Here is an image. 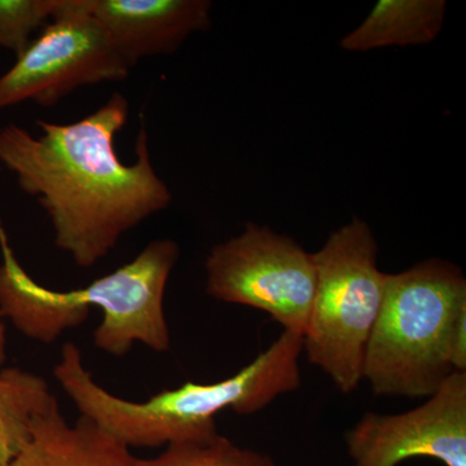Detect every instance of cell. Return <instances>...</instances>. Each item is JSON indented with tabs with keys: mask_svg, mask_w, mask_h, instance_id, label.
Listing matches in <instances>:
<instances>
[{
	"mask_svg": "<svg viewBox=\"0 0 466 466\" xmlns=\"http://www.w3.org/2000/svg\"><path fill=\"white\" fill-rule=\"evenodd\" d=\"M128 101L116 92L75 124L38 121L39 137L11 125L0 131V161L17 174L50 217L55 244L76 266L90 268L126 232L167 208L171 192L153 168L148 135L137 139V161L122 164L116 135L128 119Z\"/></svg>",
	"mask_w": 466,
	"mask_h": 466,
	"instance_id": "6da1fadb",
	"label": "cell"
},
{
	"mask_svg": "<svg viewBox=\"0 0 466 466\" xmlns=\"http://www.w3.org/2000/svg\"><path fill=\"white\" fill-rule=\"evenodd\" d=\"M302 336L283 330L278 339L238 373L218 382H186L146 401L116 397L95 381L81 350L67 342L54 376L64 392L104 433L130 449L168 446L218 434L216 417L229 410L249 416L300 386Z\"/></svg>",
	"mask_w": 466,
	"mask_h": 466,
	"instance_id": "7a4b0ae2",
	"label": "cell"
},
{
	"mask_svg": "<svg viewBox=\"0 0 466 466\" xmlns=\"http://www.w3.org/2000/svg\"><path fill=\"white\" fill-rule=\"evenodd\" d=\"M0 309L30 339L56 341L66 330L87 320L99 308L103 321L94 332V345L113 357H125L135 343L155 352L171 348L164 311L165 290L180 257L179 245L164 238L147 245L130 263L76 290H52L24 271L8 247L0 226Z\"/></svg>",
	"mask_w": 466,
	"mask_h": 466,
	"instance_id": "3957f363",
	"label": "cell"
},
{
	"mask_svg": "<svg viewBox=\"0 0 466 466\" xmlns=\"http://www.w3.org/2000/svg\"><path fill=\"white\" fill-rule=\"evenodd\" d=\"M453 373H466V279L461 268L431 258L386 275L363 381L377 397L429 398Z\"/></svg>",
	"mask_w": 466,
	"mask_h": 466,
	"instance_id": "277c9868",
	"label": "cell"
},
{
	"mask_svg": "<svg viewBox=\"0 0 466 466\" xmlns=\"http://www.w3.org/2000/svg\"><path fill=\"white\" fill-rule=\"evenodd\" d=\"M317 289L303 351L342 394L363 381L364 358L381 309L386 275L370 225L354 218L314 253Z\"/></svg>",
	"mask_w": 466,
	"mask_h": 466,
	"instance_id": "5b68a950",
	"label": "cell"
},
{
	"mask_svg": "<svg viewBox=\"0 0 466 466\" xmlns=\"http://www.w3.org/2000/svg\"><path fill=\"white\" fill-rule=\"evenodd\" d=\"M211 299L259 309L303 336L317 289L314 253L269 227L248 223L205 260Z\"/></svg>",
	"mask_w": 466,
	"mask_h": 466,
	"instance_id": "8992f818",
	"label": "cell"
},
{
	"mask_svg": "<svg viewBox=\"0 0 466 466\" xmlns=\"http://www.w3.org/2000/svg\"><path fill=\"white\" fill-rule=\"evenodd\" d=\"M54 23L0 76V110L23 101L51 106L81 86L124 81L131 67L91 15V0H60Z\"/></svg>",
	"mask_w": 466,
	"mask_h": 466,
	"instance_id": "52a82bcc",
	"label": "cell"
},
{
	"mask_svg": "<svg viewBox=\"0 0 466 466\" xmlns=\"http://www.w3.org/2000/svg\"><path fill=\"white\" fill-rule=\"evenodd\" d=\"M345 444L352 466H400L416 458L466 466V373H453L407 412L364 413Z\"/></svg>",
	"mask_w": 466,
	"mask_h": 466,
	"instance_id": "ba28073f",
	"label": "cell"
},
{
	"mask_svg": "<svg viewBox=\"0 0 466 466\" xmlns=\"http://www.w3.org/2000/svg\"><path fill=\"white\" fill-rule=\"evenodd\" d=\"M208 0H91V15L133 69L140 58L173 54L211 27Z\"/></svg>",
	"mask_w": 466,
	"mask_h": 466,
	"instance_id": "9c48e42d",
	"label": "cell"
},
{
	"mask_svg": "<svg viewBox=\"0 0 466 466\" xmlns=\"http://www.w3.org/2000/svg\"><path fill=\"white\" fill-rule=\"evenodd\" d=\"M137 460L90 420L70 424L56 406L36 422L32 440L7 466H137Z\"/></svg>",
	"mask_w": 466,
	"mask_h": 466,
	"instance_id": "30bf717a",
	"label": "cell"
},
{
	"mask_svg": "<svg viewBox=\"0 0 466 466\" xmlns=\"http://www.w3.org/2000/svg\"><path fill=\"white\" fill-rule=\"evenodd\" d=\"M446 11L444 0H380L339 46L349 52H367L429 45L440 35Z\"/></svg>",
	"mask_w": 466,
	"mask_h": 466,
	"instance_id": "8fae6325",
	"label": "cell"
},
{
	"mask_svg": "<svg viewBox=\"0 0 466 466\" xmlns=\"http://www.w3.org/2000/svg\"><path fill=\"white\" fill-rule=\"evenodd\" d=\"M56 406V397L43 377L21 368L0 372V466L20 455L36 422Z\"/></svg>",
	"mask_w": 466,
	"mask_h": 466,
	"instance_id": "7c38bea8",
	"label": "cell"
},
{
	"mask_svg": "<svg viewBox=\"0 0 466 466\" xmlns=\"http://www.w3.org/2000/svg\"><path fill=\"white\" fill-rule=\"evenodd\" d=\"M137 466H279L271 456L242 449L219 433L207 440L168 444L153 459H139Z\"/></svg>",
	"mask_w": 466,
	"mask_h": 466,
	"instance_id": "4fadbf2b",
	"label": "cell"
},
{
	"mask_svg": "<svg viewBox=\"0 0 466 466\" xmlns=\"http://www.w3.org/2000/svg\"><path fill=\"white\" fill-rule=\"evenodd\" d=\"M60 0H0V47L20 56L29 36L56 12Z\"/></svg>",
	"mask_w": 466,
	"mask_h": 466,
	"instance_id": "5bb4252c",
	"label": "cell"
},
{
	"mask_svg": "<svg viewBox=\"0 0 466 466\" xmlns=\"http://www.w3.org/2000/svg\"><path fill=\"white\" fill-rule=\"evenodd\" d=\"M2 309H0V366H3L7 358V352H5V345H7V337H5V324L3 321L5 319Z\"/></svg>",
	"mask_w": 466,
	"mask_h": 466,
	"instance_id": "9a60e30c",
	"label": "cell"
}]
</instances>
